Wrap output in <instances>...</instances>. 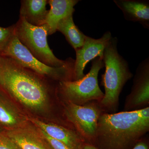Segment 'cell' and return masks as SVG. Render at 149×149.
Wrapping results in <instances>:
<instances>
[{"label":"cell","mask_w":149,"mask_h":149,"mask_svg":"<svg viewBox=\"0 0 149 149\" xmlns=\"http://www.w3.org/2000/svg\"><path fill=\"white\" fill-rule=\"evenodd\" d=\"M57 31L64 35L67 41L74 50L83 45L86 35L74 24L73 14L68 15L59 22L57 26Z\"/></svg>","instance_id":"2e32d148"},{"label":"cell","mask_w":149,"mask_h":149,"mask_svg":"<svg viewBox=\"0 0 149 149\" xmlns=\"http://www.w3.org/2000/svg\"><path fill=\"white\" fill-rule=\"evenodd\" d=\"M28 117L9 102L0 91V124L10 130L26 125Z\"/></svg>","instance_id":"9a60e30c"},{"label":"cell","mask_w":149,"mask_h":149,"mask_svg":"<svg viewBox=\"0 0 149 149\" xmlns=\"http://www.w3.org/2000/svg\"><path fill=\"white\" fill-rule=\"evenodd\" d=\"M20 2L19 17L34 26L44 24L49 11L46 8L47 0H22Z\"/></svg>","instance_id":"5bb4252c"},{"label":"cell","mask_w":149,"mask_h":149,"mask_svg":"<svg viewBox=\"0 0 149 149\" xmlns=\"http://www.w3.org/2000/svg\"><path fill=\"white\" fill-rule=\"evenodd\" d=\"M41 133L43 134V136H45V138L47 139V141H48L49 143L51 145V146L53 149H71L69 147L66 146L65 144L63 143L60 141H57L55 139L51 138L47 135L45 132L40 130Z\"/></svg>","instance_id":"d6986e66"},{"label":"cell","mask_w":149,"mask_h":149,"mask_svg":"<svg viewBox=\"0 0 149 149\" xmlns=\"http://www.w3.org/2000/svg\"><path fill=\"white\" fill-rule=\"evenodd\" d=\"M128 21L139 22L145 29H149V1L148 0H114Z\"/></svg>","instance_id":"7c38bea8"},{"label":"cell","mask_w":149,"mask_h":149,"mask_svg":"<svg viewBox=\"0 0 149 149\" xmlns=\"http://www.w3.org/2000/svg\"><path fill=\"white\" fill-rule=\"evenodd\" d=\"M0 149H21L17 144L5 133H0Z\"/></svg>","instance_id":"ac0fdd59"},{"label":"cell","mask_w":149,"mask_h":149,"mask_svg":"<svg viewBox=\"0 0 149 149\" xmlns=\"http://www.w3.org/2000/svg\"><path fill=\"white\" fill-rule=\"evenodd\" d=\"M149 131V107L99 118L95 146L99 149H132Z\"/></svg>","instance_id":"7a4b0ae2"},{"label":"cell","mask_w":149,"mask_h":149,"mask_svg":"<svg viewBox=\"0 0 149 149\" xmlns=\"http://www.w3.org/2000/svg\"><path fill=\"white\" fill-rule=\"evenodd\" d=\"M104 67L102 59L96 58L92 60L89 72L82 79L58 82L57 92L63 101L83 105L91 102L101 101L104 93L99 86L98 77Z\"/></svg>","instance_id":"5b68a950"},{"label":"cell","mask_w":149,"mask_h":149,"mask_svg":"<svg viewBox=\"0 0 149 149\" xmlns=\"http://www.w3.org/2000/svg\"><path fill=\"white\" fill-rule=\"evenodd\" d=\"M63 105L67 120L85 143L95 146L98 122L103 113L98 102L79 105L64 101Z\"/></svg>","instance_id":"52a82bcc"},{"label":"cell","mask_w":149,"mask_h":149,"mask_svg":"<svg viewBox=\"0 0 149 149\" xmlns=\"http://www.w3.org/2000/svg\"><path fill=\"white\" fill-rule=\"evenodd\" d=\"M81 149H99L95 146L88 143H85L83 144Z\"/></svg>","instance_id":"44dd1931"},{"label":"cell","mask_w":149,"mask_h":149,"mask_svg":"<svg viewBox=\"0 0 149 149\" xmlns=\"http://www.w3.org/2000/svg\"><path fill=\"white\" fill-rule=\"evenodd\" d=\"M112 37L110 31L105 32L99 39L86 36L83 45L75 50L76 59L74 60L72 81L80 80L85 76L84 70L89 62L97 57L103 59L104 49Z\"/></svg>","instance_id":"9c48e42d"},{"label":"cell","mask_w":149,"mask_h":149,"mask_svg":"<svg viewBox=\"0 0 149 149\" xmlns=\"http://www.w3.org/2000/svg\"><path fill=\"white\" fill-rule=\"evenodd\" d=\"M26 125L8 130L5 134L21 149H53L39 128Z\"/></svg>","instance_id":"8fae6325"},{"label":"cell","mask_w":149,"mask_h":149,"mask_svg":"<svg viewBox=\"0 0 149 149\" xmlns=\"http://www.w3.org/2000/svg\"><path fill=\"white\" fill-rule=\"evenodd\" d=\"M80 1L79 0H49L48 3L50 8L45 20L44 24L49 28L48 35H53L56 32L59 22L70 14H73L74 6Z\"/></svg>","instance_id":"4fadbf2b"},{"label":"cell","mask_w":149,"mask_h":149,"mask_svg":"<svg viewBox=\"0 0 149 149\" xmlns=\"http://www.w3.org/2000/svg\"><path fill=\"white\" fill-rule=\"evenodd\" d=\"M149 107V58L138 65L130 93L125 98L123 111H132Z\"/></svg>","instance_id":"ba28073f"},{"label":"cell","mask_w":149,"mask_h":149,"mask_svg":"<svg viewBox=\"0 0 149 149\" xmlns=\"http://www.w3.org/2000/svg\"><path fill=\"white\" fill-rule=\"evenodd\" d=\"M2 131V128H1V126H0V133H1Z\"/></svg>","instance_id":"7402d4cb"},{"label":"cell","mask_w":149,"mask_h":149,"mask_svg":"<svg viewBox=\"0 0 149 149\" xmlns=\"http://www.w3.org/2000/svg\"><path fill=\"white\" fill-rule=\"evenodd\" d=\"M15 33V24L8 27H0V55Z\"/></svg>","instance_id":"e0dca14e"},{"label":"cell","mask_w":149,"mask_h":149,"mask_svg":"<svg viewBox=\"0 0 149 149\" xmlns=\"http://www.w3.org/2000/svg\"><path fill=\"white\" fill-rule=\"evenodd\" d=\"M48 32L47 24L34 26L21 17L15 24V33L18 40L39 61L52 67H60L71 63L74 60L71 58L62 60L54 55L48 45Z\"/></svg>","instance_id":"277c9868"},{"label":"cell","mask_w":149,"mask_h":149,"mask_svg":"<svg viewBox=\"0 0 149 149\" xmlns=\"http://www.w3.org/2000/svg\"><path fill=\"white\" fill-rule=\"evenodd\" d=\"M132 149H149V138L148 134L142 138Z\"/></svg>","instance_id":"ffe728a7"},{"label":"cell","mask_w":149,"mask_h":149,"mask_svg":"<svg viewBox=\"0 0 149 149\" xmlns=\"http://www.w3.org/2000/svg\"><path fill=\"white\" fill-rule=\"evenodd\" d=\"M47 78L0 55V91L30 110L42 113L49 109L53 89Z\"/></svg>","instance_id":"6da1fadb"},{"label":"cell","mask_w":149,"mask_h":149,"mask_svg":"<svg viewBox=\"0 0 149 149\" xmlns=\"http://www.w3.org/2000/svg\"><path fill=\"white\" fill-rule=\"evenodd\" d=\"M117 37H112L104 51L103 61L105 70L102 75L101 85L104 88L103 98L98 102L103 112H117L119 97L125 84L133 76L128 62L118 50Z\"/></svg>","instance_id":"3957f363"},{"label":"cell","mask_w":149,"mask_h":149,"mask_svg":"<svg viewBox=\"0 0 149 149\" xmlns=\"http://www.w3.org/2000/svg\"><path fill=\"white\" fill-rule=\"evenodd\" d=\"M1 55L10 58L23 67L56 82L72 81L74 60L65 66H48L39 61L30 53L19 42L15 33Z\"/></svg>","instance_id":"8992f818"},{"label":"cell","mask_w":149,"mask_h":149,"mask_svg":"<svg viewBox=\"0 0 149 149\" xmlns=\"http://www.w3.org/2000/svg\"><path fill=\"white\" fill-rule=\"evenodd\" d=\"M28 120L53 139L65 144L71 149H81L85 141L75 130L56 123H47L34 118Z\"/></svg>","instance_id":"30bf717a"}]
</instances>
